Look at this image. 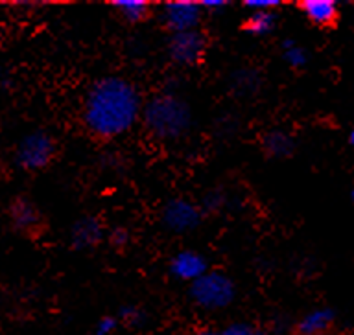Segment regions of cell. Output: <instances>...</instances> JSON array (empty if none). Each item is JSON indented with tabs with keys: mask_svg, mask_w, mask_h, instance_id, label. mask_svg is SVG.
<instances>
[{
	"mask_svg": "<svg viewBox=\"0 0 354 335\" xmlns=\"http://www.w3.org/2000/svg\"><path fill=\"white\" fill-rule=\"evenodd\" d=\"M138 88L124 77L107 76L94 82L82 105V126L96 142H109L129 131L140 118Z\"/></svg>",
	"mask_w": 354,
	"mask_h": 335,
	"instance_id": "cell-1",
	"label": "cell"
},
{
	"mask_svg": "<svg viewBox=\"0 0 354 335\" xmlns=\"http://www.w3.org/2000/svg\"><path fill=\"white\" fill-rule=\"evenodd\" d=\"M140 118L146 131L157 140H176L187 135L192 124V113L185 99L162 94L142 105Z\"/></svg>",
	"mask_w": 354,
	"mask_h": 335,
	"instance_id": "cell-2",
	"label": "cell"
},
{
	"mask_svg": "<svg viewBox=\"0 0 354 335\" xmlns=\"http://www.w3.org/2000/svg\"><path fill=\"white\" fill-rule=\"evenodd\" d=\"M59 157V142L48 131H35L22 138L15 153L17 164L26 171L46 170Z\"/></svg>",
	"mask_w": 354,
	"mask_h": 335,
	"instance_id": "cell-3",
	"label": "cell"
},
{
	"mask_svg": "<svg viewBox=\"0 0 354 335\" xmlns=\"http://www.w3.org/2000/svg\"><path fill=\"white\" fill-rule=\"evenodd\" d=\"M234 284L225 273L220 271H207L198 280L192 282L194 300L209 309L225 308L234 298Z\"/></svg>",
	"mask_w": 354,
	"mask_h": 335,
	"instance_id": "cell-4",
	"label": "cell"
},
{
	"mask_svg": "<svg viewBox=\"0 0 354 335\" xmlns=\"http://www.w3.org/2000/svg\"><path fill=\"white\" fill-rule=\"evenodd\" d=\"M11 225L28 240H39L48 231V220L30 198L19 195L10 204Z\"/></svg>",
	"mask_w": 354,
	"mask_h": 335,
	"instance_id": "cell-5",
	"label": "cell"
},
{
	"mask_svg": "<svg viewBox=\"0 0 354 335\" xmlns=\"http://www.w3.org/2000/svg\"><path fill=\"white\" fill-rule=\"evenodd\" d=\"M209 48V39L201 30H188V32L174 33L168 41V54L177 65L196 66L205 59Z\"/></svg>",
	"mask_w": 354,
	"mask_h": 335,
	"instance_id": "cell-6",
	"label": "cell"
},
{
	"mask_svg": "<svg viewBox=\"0 0 354 335\" xmlns=\"http://www.w3.org/2000/svg\"><path fill=\"white\" fill-rule=\"evenodd\" d=\"M201 21V6L199 2L179 0V2H166L162 10V28L166 32L181 33L196 30Z\"/></svg>",
	"mask_w": 354,
	"mask_h": 335,
	"instance_id": "cell-7",
	"label": "cell"
},
{
	"mask_svg": "<svg viewBox=\"0 0 354 335\" xmlns=\"http://www.w3.org/2000/svg\"><path fill=\"white\" fill-rule=\"evenodd\" d=\"M162 220H165V225L174 232H187L199 225L201 210L190 201L174 199L162 210Z\"/></svg>",
	"mask_w": 354,
	"mask_h": 335,
	"instance_id": "cell-8",
	"label": "cell"
},
{
	"mask_svg": "<svg viewBox=\"0 0 354 335\" xmlns=\"http://www.w3.org/2000/svg\"><path fill=\"white\" fill-rule=\"evenodd\" d=\"M297 8L310 24L319 30H334L342 17L334 0H299Z\"/></svg>",
	"mask_w": 354,
	"mask_h": 335,
	"instance_id": "cell-9",
	"label": "cell"
},
{
	"mask_svg": "<svg viewBox=\"0 0 354 335\" xmlns=\"http://www.w3.org/2000/svg\"><path fill=\"white\" fill-rule=\"evenodd\" d=\"M336 330V315L330 309H315L295 323L292 335H332Z\"/></svg>",
	"mask_w": 354,
	"mask_h": 335,
	"instance_id": "cell-10",
	"label": "cell"
},
{
	"mask_svg": "<svg viewBox=\"0 0 354 335\" xmlns=\"http://www.w3.org/2000/svg\"><path fill=\"white\" fill-rule=\"evenodd\" d=\"M102 238H104V227L102 221L94 216H85L72 227L71 243L74 249L96 247L102 242Z\"/></svg>",
	"mask_w": 354,
	"mask_h": 335,
	"instance_id": "cell-11",
	"label": "cell"
},
{
	"mask_svg": "<svg viewBox=\"0 0 354 335\" xmlns=\"http://www.w3.org/2000/svg\"><path fill=\"white\" fill-rule=\"evenodd\" d=\"M171 275L181 278V280H198L199 276L207 273V262L201 254L194 251H183L176 254L170 262Z\"/></svg>",
	"mask_w": 354,
	"mask_h": 335,
	"instance_id": "cell-12",
	"label": "cell"
},
{
	"mask_svg": "<svg viewBox=\"0 0 354 335\" xmlns=\"http://www.w3.org/2000/svg\"><path fill=\"white\" fill-rule=\"evenodd\" d=\"M260 149L268 159H288L295 151V142L288 133L271 129L260 137Z\"/></svg>",
	"mask_w": 354,
	"mask_h": 335,
	"instance_id": "cell-13",
	"label": "cell"
},
{
	"mask_svg": "<svg viewBox=\"0 0 354 335\" xmlns=\"http://www.w3.org/2000/svg\"><path fill=\"white\" fill-rule=\"evenodd\" d=\"M122 21L127 24H142L153 17L155 10L151 2L146 0H115L111 2Z\"/></svg>",
	"mask_w": 354,
	"mask_h": 335,
	"instance_id": "cell-14",
	"label": "cell"
},
{
	"mask_svg": "<svg viewBox=\"0 0 354 335\" xmlns=\"http://www.w3.org/2000/svg\"><path fill=\"white\" fill-rule=\"evenodd\" d=\"M277 26L275 11H253L251 15L242 22V32L254 35V37H264L273 32Z\"/></svg>",
	"mask_w": 354,
	"mask_h": 335,
	"instance_id": "cell-15",
	"label": "cell"
},
{
	"mask_svg": "<svg viewBox=\"0 0 354 335\" xmlns=\"http://www.w3.org/2000/svg\"><path fill=\"white\" fill-rule=\"evenodd\" d=\"M109 242L111 245L115 247V251H124V249L129 245V232H127V229H124V227H118V229H115V231L111 232L109 236Z\"/></svg>",
	"mask_w": 354,
	"mask_h": 335,
	"instance_id": "cell-16",
	"label": "cell"
},
{
	"mask_svg": "<svg viewBox=\"0 0 354 335\" xmlns=\"http://www.w3.org/2000/svg\"><path fill=\"white\" fill-rule=\"evenodd\" d=\"M243 6L254 11H275L277 8H281L282 2L279 0H245Z\"/></svg>",
	"mask_w": 354,
	"mask_h": 335,
	"instance_id": "cell-17",
	"label": "cell"
},
{
	"mask_svg": "<svg viewBox=\"0 0 354 335\" xmlns=\"http://www.w3.org/2000/svg\"><path fill=\"white\" fill-rule=\"evenodd\" d=\"M221 335H262L254 326L251 325H232L231 328H227Z\"/></svg>",
	"mask_w": 354,
	"mask_h": 335,
	"instance_id": "cell-18",
	"label": "cell"
},
{
	"mask_svg": "<svg viewBox=\"0 0 354 335\" xmlns=\"http://www.w3.org/2000/svg\"><path fill=\"white\" fill-rule=\"evenodd\" d=\"M201 8H207V10H214V8H225L227 2L223 0H205V2H199Z\"/></svg>",
	"mask_w": 354,
	"mask_h": 335,
	"instance_id": "cell-19",
	"label": "cell"
},
{
	"mask_svg": "<svg viewBox=\"0 0 354 335\" xmlns=\"http://www.w3.org/2000/svg\"><path fill=\"white\" fill-rule=\"evenodd\" d=\"M190 335H221V334H218V332H214V330H198Z\"/></svg>",
	"mask_w": 354,
	"mask_h": 335,
	"instance_id": "cell-20",
	"label": "cell"
}]
</instances>
